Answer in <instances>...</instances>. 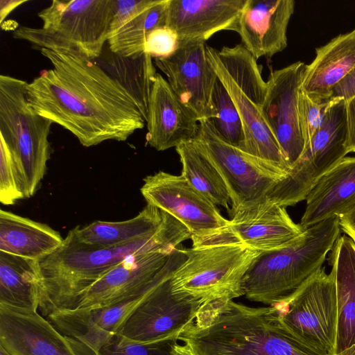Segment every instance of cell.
I'll list each match as a JSON object with an SVG mask.
<instances>
[{"mask_svg":"<svg viewBox=\"0 0 355 355\" xmlns=\"http://www.w3.org/2000/svg\"><path fill=\"white\" fill-rule=\"evenodd\" d=\"M155 0H114V12L110 26L109 37L116 32L130 17L149 6Z\"/></svg>","mask_w":355,"mask_h":355,"instance_id":"cell-36","label":"cell"},{"mask_svg":"<svg viewBox=\"0 0 355 355\" xmlns=\"http://www.w3.org/2000/svg\"><path fill=\"white\" fill-rule=\"evenodd\" d=\"M355 96V67L348 75L333 89L331 98H340L345 101Z\"/></svg>","mask_w":355,"mask_h":355,"instance_id":"cell-37","label":"cell"},{"mask_svg":"<svg viewBox=\"0 0 355 355\" xmlns=\"http://www.w3.org/2000/svg\"><path fill=\"white\" fill-rule=\"evenodd\" d=\"M160 272L145 287L115 304L89 310H58L46 319L60 333L84 343L97 354L150 292Z\"/></svg>","mask_w":355,"mask_h":355,"instance_id":"cell-19","label":"cell"},{"mask_svg":"<svg viewBox=\"0 0 355 355\" xmlns=\"http://www.w3.org/2000/svg\"><path fill=\"white\" fill-rule=\"evenodd\" d=\"M340 236L339 218L334 216L306 229L286 247L261 253L244 276V295L268 306L288 300L322 268Z\"/></svg>","mask_w":355,"mask_h":355,"instance_id":"cell-4","label":"cell"},{"mask_svg":"<svg viewBox=\"0 0 355 355\" xmlns=\"http://www.w3.org/2000/svg\"><path fill=\"white\" fill-rule=\"evenodd\" d=\"M185 259L177 249L145 298L116 332L123 342L148 345L175 342L186 327L193 322L201 304L174 292L171 279Z\"/></svg>","mask_w":355,"mask_h":355,"instance_id":"cell-9","label":"cell"},{"mask_svg":"<svg viewBox=\"0 0 355 355\" xmlns=\"http://www.w3.org/2000/svg\"><path fill=\"white\" fill-rule=\"evenodd\" d=\"M64 239L46 224L0 211V251L39 261L58 249Z\"/></svg>","mask_w":355,"mask_h":355,"instance_id":"cell-27","label":"cell"},{"mask_svg":"<svg viewBox=\"0 0 355 355\" xmlns=\"http://www.w3.org/2000/svg\"><path fill=\"white\" fill-rule=\"evenodd\" d=\"M294 10L293 0H247L236 33L257 60L270 58L286 47L287 28Z\"/></svg>","mask_w":355,"mask_h":355,"instance_id":"cell-20","label":"cell"},{"mask_svg":"<svg viewBox=\"0 0 355 355\" xmlns=\"http://www.w3.org/2000/svg\"><path fill=\"white\" fill-rule=\"evenodd\" d=\"M179 340L197 355H324L291 331L272 306L233 300L201 304Z\"/></svg>","mask_w":355,"mask_h":355,"instance_id":"cell-2","label":"cell"},{"mask_svg":"<svg viewBox=\"0 0 355 355\" xmlns=\"http://www.w3.org/2000/svg\"><path fill=\"white\" fill-rule=\"evenodd\" d=\"M216 114L209 120L216 132L228 144L243 150L245 134L240 115L224 85L217 78L213 93Z\"/></svg>","mask_w":355,"mask_h":355,"instance_id":"cell-31","label":"cell"},{"mask_svg":"<svg viewBox=\"0 0 355 355\" xmlns=\"http://www.w3.org/2000/svg\"><path fill=\"white\" fill-rule=\"evenodd\" d=\"M206 51L241 119L245 134L243 151L288 173L290 168L263 112L267 84L261 66L242 44L220 50L206 45Z\"/></svg>","mask_w":355,"mask_h":355,"instance_id":"cell-5","label":"cell"},{"mask_svg":"<svg viewBox=\"0 0 355 355\" xmlns=\"http://www.w3.org/2000/svg\"><path fill=\"white\" fill-rule=\"evenodd\" d=\"M247 0H169L166 26L179 41L206 42L220 31H237Z\"/></svg>","mask_w":355,"mask_h":355,"instance_id":"cell-22","label":"cell"},{"mask_svg":"<svg viewBox=\"0 0 355 355\" xmlns=\"http://www.w3.org/2000/svg\"><path fill=\"white\" fill-rule=\"evenodd\" d=\"M191 236L189 230L172 216L157 232L115 246L85 245L68 234L58 249L38 261L40 272L38 309L46 318L54 311L66 309L78 294L129 257L150 252L175 250L178 245Z\"/></svg>","mask_w":355,"mask_h":355,"instance_id":"cell-3","label":"cell"},{"mask_svg":"<svg viewBox=\"0 0 355 355\" xmlns=\"http://www.w3.org/2000/svg\"><path fill=\"white\" fill-rule=\"evenodd\" d=\"M114 0H54L38 12L40 28L19 26L13 37L40 49L94 60L107 42Z\"/></svg>","mask_w":355,"mask_h":355,"instance_id":"cell-6","label":"cell"},{"mask_svg":"<svg viewBox=\"0 0 355 355\" xmlns=\"http://www.w3.org/2000/svg\"><path fill=\"white\" fill-rule=\"evenodd\" d=\"M228 225L193 246L205 244H239L261 252L286 247L304 231L288 215L286 207L266 198L247 207L230 211Z\"/></svg>","mask_w":355,"mask_h":355,"instance_id":"cell-13","label":"cell"},{"mask_svg":"<svg viewBox=\"0 0 355 355\" xmlns=\"http://www.w3.org/2000/svg\"><path fill=\"white\" fill-rule=\"evenodd\" d=\"M331 251L338 311L334 355H355V243L340 236Z\"/></svg>","mask_w":355,"mask_h":355,"instance_id":"cell-24","label":"cell"},{"mask_svg":"<svg viewBox=\"0 0 355 355\" xmlns=\"http://www.w3.org/2000/svg\"><path fill=\"white\" fill-rule=\"evenodd\" d=\"M285 325L324 355H334L337 335V299L334 278L323 268L288 300L272 305Z\"/></svg>","mask_w":355,"mask_h":355,"instance_id":"cell-12","label":"cell"},{"mask_svg":"<svg viewBox=\"0 0 355 355\" xmlns=\"http://www.w3.org/2000/svg\"><path fill=\"white\" fill-rule=\"evenodd\" d=\"M346 101L347 124V153H355V96Z\"/></svg>","mask_w":355,"mask_h":355,"instance_id":"cell-38","label":"cell"},{"mask_svg":"<svg viewBox=\"0 0 355 355\" xmlns=\"http://www.w3.org/2000/svg\"><path fill=\"white\" fill-rule=\"evenodd\" d=\"M40 294L38 261L0 251V304L37 311Z\"/></svg>","mask_w":355,"mask_h":355,"instance_id":"cell-28","label":"cell"},{"mask_svg":"<svg viewBox=\"0 0 355 355\" xmlns=\"http://www.w3.org/2000/svg\"><path fill=\"white\" fill-rule=\"evenodd\" d=\"M148 205L166 212L190 232L191 239L208 237L226 227L224 218L209 200L182 175L159 171L144 179L140 189Z\"/></svg>","mask_w":355,"mask_h":355,"instance_id":"cell-14","label":"cell"},{"mask_svg":"<svg viewBox=\"0 0 355 355\" xmlns=\"http://www.w3.org/2000/svg\"><path fill=\"white\" fill-rule=\"evenodd\" d=\"M169 0H155L139 11L111 35L107 40L116 56L135 57L144 51L147 35L154 29L166 26Z\"/></svg>","mask_w":355,"mask_h":355,"instance_id":"cell-29","label":"cell"},{"mask_svg":"<svg viewBox=\"0 0 355 355\" xmlns=\"http://www.w3.org/2000/svg\"><path fill=\"white\" fill-rule=\"evenodd\" d=\"M180 101L198 121L215 116L213 101L217 75L208 60L205 42L179 41L175 51L164 58H155Z\"/></svg>","mask_w":355,"mask_h":355,"instance_id":"cell-15","label":"cell"},{"mask_svg":"<svg viewBox=\"0 0 355 355\" xmlns=\"http://www.w3.org/2000/svg\"><path fill=\"white\" fill-rule=\"evenodd\" d=\"M0 355H9L6 351L5 349L0 346Z\"/></svg>","mask_w":355,"mask_h":355,"instance_id":"cell-42","label":"cell"},{"mask_svg":"<svg viewBox=\"0 0 355 355\" xmlns=\"http://www.w3.org/2000/svg\"><path fill=\"white\" fill-rule=\"evenodd\" d=\"M27 84L8 75L0 76V138L12 155L24 198H31L46 173L53 123L29 104Z\"/></svg>","mask_w":355,"mask_h":355,"instance_id":"cell-7","label":"cell"},{"mask_svg":"<svg viewBox=\"0 0 355 355\" xmlns=\"http://www.w3.org/2000/svg\"><path fill=\"white\" fill-rule=\"evenodd\" d=\"M299 225L303 231L355 206V157H345L318 182L306 198Z\"/></svg>","mask_w":355,"mask_h":355,"instance_id":"cell-23","label":"cell"},{"mask_svg":"<svg viewBox=\"0 0 355 355\" xmlns=\"http://www.w3.org/2000/svg\"><path fill=\"white\" fill-rule=\"evenodd\" d=\"M26 0H1L0 1V23L2 24L4 19L14 9L21 4L26 2Z\"/></svg>","mask_w":355,"mask_h":355,"instance_id":"cell-40","label":"cell"},{"mask_svg":"<svg viewBox=\"0 0 355 355\" xmlns=\"http://www.w3.org/2000/svg\"><path fill=\"white\" fill-rule=\"evenodd\" d=\"M330 99L315 97L300 89L298 97L299 119L304 148L323 123Z\"/></svg>","mask_w":355,"mask_h":355,"instance_id":"cell-32","label":"cell"},{"mask_svg":"<svg viewBox=\"0 0 355 355\" xmlns=\"http://www.w3.org/2000/svg\"><path fill=\"white\" fill-rule=\"evenodd\" d=\"M171 215L148 205L135 217L122 221L96 220L77 226L69 234L78 243L110 247L130 243L157 232Z\"/></svg>","mask_w":355,"mask_h":355,"instance_id":"cell-26","label":"cell"},{"mask_svg":"<svg viewBox=\"0 0 355 355\" xmlns=\"http://www.w3.org/2000/svg\"><path fill=\"white\" fill-rule=\"evenodd\" d=\"M175 250L150 252L129 257L78 294L64 310L95 309L128 297L148 284L164 268Z\"/></svg>","mask_w":355,"mask_h":355,"instance_id":"cell-18","label":"cell"},{"mask_svg":"<svg viewBox=\"0 0 355 355\" xmlns=\"http://www.w3.org/2000/svg\"><path fill=\"white\" fill-rule=\"evenodd\" d=\"M177 33L168 26L157 28L146 37L144 51L155 58H164L172 55L178 48Z\"/></svg>","mask_w":355,"mask_h":355,"instance_id":"cell-35","label":"cell"},{"mask_svg":"<svg viewBox=\"0 0 355 355\" xmlns=\"http://www.w3.org/2000/svg\"><path fill=\"white\" fill-rule=\"evenodd\" d=\"M183 252L185 259L171 279L172 289L200 304L244 295V276L263 253L234 243L200 245Z\"/></svg>","mask_w":355,"mask_h":355,"instance_id":"cell-8","label":"cell"},{"mask_svg":"<svg viewBox=\"0 0 355 355\" xmlns=\"http://www.w3.org/2000/svg\"><path fill=\"white\" fill-rule=\"evenodd\" d=\"M146 142L158 151L176 148L196 137L199 121L157 73L148 102Z\"/></svg>","mask_w":355,"mask_h":355,"instance_id":"cell-21","label":"cell"},{"mask_svg":"<svg viewBox=\"0 0 355 355\" xmlns=\"http://www.w3.org/2000/svg\"><path fill=\"white\" fill-rule=\"evenodd\" d=\"M192 142L221 175L230 196V211L262 200L287 174L224 141L209 120L199 121Z\"/></svg>","mask_w":355,"mask_h":355,"instance_id":"cell-11","label":"cell"},{"mask_svg":"<svg viewBox=\"0 0 355 355\" xmlns=\"http://www.w3.org/2000/svg\"><path fill=\"white\" fill-rule=\"evenodd\" d=\"M182 163V175L215 205L229 209L231 202L227 186L216 168L195 146L192 141L175 148Z\"/></svg>","mask_w":355,"mask_h":355,"instance_id":"cell-30","label":"cell"},{"mask_svg":"<svg viewBox=\"0 0 355 355\" xmlns=\"http://www.w3.org/2000/svg\"><path fill=\"white\" fill-rule=\"evenodd\" d=\"M172 355H197L191 345L187 343L179 344L175 342L171 345Z\"/></svg>","mask_w":355,"mask_h":355,"instance_id":"cell-41","label":"cell"},{"mask_svg":"<svg viewBox=\"0 0 355 355\" xmlns=\"http://www.w3.org/2000/svg\"><path fill=\"white\" fill-rule=\"evenodd\" d=\"M25 198L12 155L5 141L0 138V202L11 205Z\"/></svg>","mask_w":355,"mask_h":355,"instance_id":"cell-33","label":"cell"},{"mask_svg":"<svg viewBox=\"0 0 355 355\" xmlns=\"http://www.w3.org/2000/svg\"><path fill=\"white\" fill-rule=\"evenodd\" d=\"M173 343L175 342L133 344L123 342L114 335L96 355H172L171 345Z\"/></svg>","mask_w":355,"mask_h":355,"instance_id":"cell-34","label":"cell"},{"mask_svg":"<svg viewBox=\"0 0 355 355\" xmlns=\"http://www.w3.org/2000/svg\"><path fill=\"white\" fill-rule=\"evenodd\" d=\"M347 140L346 101L331 98L320 128L266 198L284 207L306 200L321 178L348 153Z\"/></svg>","mask_w":355,"mask_h":355,"instance_id":"cell-10","label":"cell"},{"mask_svg":"<svg viewBox=\"0 0 355 355\" xmlns=\"http://www.w3.org/2000/svg\"><path fill=\"white\" fill-rule=\"evenodd\" d=\"M338 218L340 230L355 243V206Z\"/></svg>","mask_w":355,"mask_h":355,"instance_id":"cell-39","label":"cell"},{"mask_svg":"<svg viewBox=\"0 0 355 355\" xmlns=\"http://www.w3.org/2000/svg\"><path fill=\"white\" fill-rule=\"evenodd\" d=\"M53 67L27 84L33 110L69 130L85 147L123 141L145 120L130 93L94 60L40 49Z\"/></svg>","mask_w":355,"mask_h":355,"instance_id":"cell-1","label":"cell"},{"mask_svg":"<svg viewBox=\"0 0 355 355\" xmlns=\"http://www.w3.org/2000/svg\"><path fill=\"white\" fill-rule=\"evenodd\" d=\"M306 64L297 61L270 72L263 112L291 168L304 152L298 97Z\"/></svg>","mask_w":355,"mask_h":355,"instance_id":"cell-16","label":"cell"},{"mask_svg":"<svg viewBox=\"0 0 355 355\" xmlns=\"http://www.w3.org/2000/svg\"><path fill=\"white\" fill-rule=\"evenodd\" d=\"M354 67L355 29L316 49L315 58L306 64L301 89L315 97L331 98L334 87Z\"/></svg>","mask_w":355,"mask_h":355,"instance_id":"cell-25","label":"cell"},{"mask_svg":"<svg viewBox=\"0 0 355 355\" xmlns=\"http://www.w3.org/2000/svg\"><path fill=\"white\" fill-rule=\"evenodd\" d=\"M0 346L9 355H96L37 311L0 304Z\"/></svg>","mask_w":355,"mask_h":355,"instance_id":"cell-17","label":"cell"}]
</instances>
